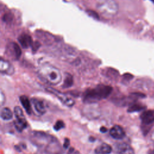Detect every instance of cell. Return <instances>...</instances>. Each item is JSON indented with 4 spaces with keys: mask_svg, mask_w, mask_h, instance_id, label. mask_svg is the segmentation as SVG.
<instances>
[{
    "mask_svg": "<svg viewBox=\"0 0 154 154\" xmlns=\"http://www.w3.org/2000/svg\"><path fill=\"white\" fill-rule=\"evenodd\" d=\"M112 88L109 85L99 84L95 88L87 90L83 95L85 103H93L103 99H106L111 93Z\"/></svg>",
    "mask_w": 154,
    "mask_h": 154,
    "instance_id": "6da1fadb",
    "label": "cell"
},
{
    "mask_svg": "<svg viewBox=\"0 0 154 154\" xmlns=\"http://www.w3.org/2000/svg\"><path fill=\"white\" fill-rule=\"evenodd\" d=\"M39 76L51 85H55L62 81V75L60 70L50 64H44L38 70Z\"/></svg>",
    "mask_w": 154,
    "mask_h": 154,
    "instance_id": "7a4b0ae2",
    "label": "cell"
},
{
    "mask_svg": "<svg viewBox=\"0 0 154 154\" xmlns=\"http://www.w3.org/2000/svg\"><path fill=\"white\" fill-rule=\"evenodd\" d=\"M97 8L99 11L105 16H112L118 11V5L114 0H100Z\"/></svg>",
    "mask_w": 154,
    "mask_h": 154,
    "instance_id": "3957f363",
    "label": "cell"
},
{
    "mask_svg": "<svg viewBox=\"0 0 154 154\" xmlns=\"http://www.w3.org/2000/svg\"><path fill=\"white\" fill-rule=\"evenodd\" d=\"M14 114L16 117V120L14 122V127L18 132H21L28 126L27 121L23 113L22 109L19 106L14 107Z\"/></svg>",
    "mask_w": 154,
    "mask_h": 154,
    "instance_id": "277c9868",
    "label": "cell"
},
{
    "mask_svg": "<svg viewBox=\"0 0 154 154\" xmlns=\"http://www.w3.org/2000/svg\"><path fill=\"white\" fill-rule=\"evenodd\" d=\"M46 90L49 92H50L51 93L53 94L54 95H55L61 102L63 104H64V105L69 106V107H71L75 105V100L73 99H72V97H69L68 95L58 91L57 90L52 87H48L46 88Z\"/></svg>",
    "mask_w": 154,
    "mask_h": 154,
    "instance_id": "5b68a950",
    "label": "cell"
},
{
    "mask_svg": "<svg viewBox=\"0 0 154 154\" xmlns=\"http://www.w3.org/2000/svg\"><path fill=\"white\" fill-rule=\"evenodd\" d=\"M143 124V129L146 127L150 128V125L154 122V110L149 109L143 111L140 115Z\"/></svg>",
    "mask_w": 154,
    "mask_h": 154,
    "instance_id": "8992f818",
    "label": "cell"
},
{
    "mask_svg": "<svg viewBox=\"0 0 154 154\" xmlns=\"http://www.w3.org/2000/svg\"><path fill=\"white\" fill-rule=\"evenodd\" d=\"M114 150L117 154H135L132 147L126 143H117Z\"/></svg>",
    "mask_w": 154,
    "mask_h": 154,
    "instance_id": "52a82bcc",
    "label": "cell"
},
{
    "mask_svg": "<svg viewBox=\"0 0 154 154\" xmlns=\"http://www.w3.org/2000/svg\"><path fill=\"white\" fill-rule=\"evenodd\" d=\"M31 102L38 116H42L46 112V108L43 100L37 98H32Z\"/></svg>",
    "mask_w": 154,
    "mask_h": 154,
    "instance_id": "ba28073f",
    "label": "cell"
},
{
    "mask_svg": "<svg viewBox=\"0 0 154 154\" xmlns=\"http://www.w3.org/2000/svg\"><path fill=\"white\" fill-rule=\"evenodd\" d=\"M109 135L114 139L122 140L125 137V132L120 126L116 125L110 129Z\"/></svg>",
    "mask_w": 154,
    "mask_h": 154,
    "instance_id": "9c48e42d",
    "label": "cell"
},
{
    "mask_svg": "<svg viewBox=\"0 0 154 154\" xmlns=\"http://www.w3.org/2000/svg\"><path fill=\"white\" fill-rule=\"evenodd\" d=\"M0 71L1 73L7 75H11L14 72V69L10 63L1 59L0 63Z\"/></svg>",
    "mask_w": 154,
    "mask_h": 154,
    "instance_id": "30bf717a",
    "label": "cell"
},
{
    "mask_svg": "<svg viewBox=\"0 0 154 154\" xmlns=\"http://www.w3.org/2000/svg\"><path fill=\"white\" fill-rule=\"evenodd\" d=\"M112 149L110 145L107 143H102L96 147L94 150L96 154H110Z\"/></svg>",
    "mask_w": 154,
    "mask_h": 154,
    "instance_id": "8fae6325",
    "label": "cell"
},
{
    "mask_svg": "<svg viewBox=\"0 0 154 154\" xmlns=\"http://www.w3.org/2000/svg\"><path fill=\"white\" fill-rule=\"evenodd\" d=\"M18 41L22 47L25 49L32 46L33 44L31 36L26 34H23L20 35L18 38Z\"/></svg>",
    "mask_w": 154,
    "mask_h": 154,
    "instance_id": "7c38bea8",
    "label": "cell"
},
{
    "mask_svg": "<svg viewBox=\"0 0 154 154\" xmlns=\"http://www.w3.org/2000/svg\"><path fill=\"white\" fill-rule=\"evenodd\" d=\"M19 100L21 103V105L25 109L26 112L29 115L31 114L32 112V109L31 104L30 103V101L28 97L25 95H22L19 97Z\"/></svg>",
    "mask_w": 154,
    "mask_h": 154,
    "instance_id": "4fadbf2b",
    "label": "cell"
},
{
    "mask_svg": "<svg viewBox=\"0 0 154 154\" xmlns=\"http://www.w3.org/2000/svg\"><path fill=\"white\" fill-rule=\"evenodd\" d=\"M146 108L145 106L143 105L140 103H137L135 102H132L129 105V106L128 109V112H138Z\"/></svg>",
    "mask_w": 154,
    "mask_h": 154,
    "instance_id": "5bb4252c",
    "label": "cell"
},
{
    "mask_svg": "<svg viewBox=\"0 0 154 154\" xmlns=\"http://www.w3.org/2000/svg\"><path fill=\"white\" fill-rule=\"evenodd\" d=\"M12 111L8 107H4L1 109V117L4 120H9L13 118Z\"/></svg>",
    "mask_w": 154,
    "mask_h": 154,
    "instance_id": "9a60e30c",
    "label": "cell"
},
{
    "mask_svg": "<svg viewBox=\"0 0 154 154\" xmlns=\"http://www.w3.org/2000/svg\"><path fill=\"white\" fill-rule=\"evenodd\" d=\"M73 83V79L72 75L69 73H66L65 75L64 79L63 80V88H69L70 87Z\"/></svg>",
    "mask_w": 154,
    "mask_h": 154,
    "instance_id": "2e32d148",
    "label": "cell"
},
{
    "mask_svg": "<svg viewBox=\"0 0 154 154\" xmlns=\"http://www.w3.org/2000/svg\"><path fill=\"white\" fill-rule=\"evenodd\" d=\"M13 52H14V58L17 60L20 58V57L21 55V54H22L21 49H20L19 46L16 43L13 44Z\"/></svg>",
    "mask_w": 154,
    "mask_h": 154,
    "instance_id": "e0dca14e",
    "label": "cell"
},
{
    "mask_svg": "<svg viewBox=\"0 0 154 154\" xmlns=\"http://www.w3.org/2000/svg\"><path fill=\"white\" fill-rule=\"evenodd\" d=\"M65 127V124L62 120H58L54 125V129L55 131H58Z\"/></svg>",
    "mask_w": 154,
    "mask_h": 154,
    "instance_id": "ac0fdd59",
    "label": "cell"
},
{
    "mask_svg": "<svg viewBox=\"0 0 154 154\" xmlns=\"http://www.w3.org/2000/svg\"><path fill=\"white\" fill-rule=\"evenodd\" d=\"M86 12L87 13V14L92 17L93 18L95 19H99V14L96 13V11H94V10H88L86 11Z\"/></svg>",
    "mask_w": 154,
    "mask_h": 154,
    "instance_id": "d6986e66",
    "label": "cell"
},
{
    "mask_svg": "<svg viewBox=\"0 0 154 154\" xmlns=\"http://www.w3.org/2000/svg\"><path fill=\"white\" fill-rule=\"evenodd\" d=\"M132 78H133V76L131 74H129V73L124 74L123 77V81H125V83L129 82Z\"/></svg>",
    "mask_w": 154,
    "mask_h": 154,
    "instance_id": "ffe728a7",
    "label": "cell"
},
{
    "mask_svg": "<svg viewBox=\"0 0 154 154\" xmlns=\"http://www.w3.org/2000/svg\"><path fill=\"white\" fill-rule=\"evenodd\" d=\"M11 15L10 14H5L3 17H2V20L4 22H10L11 20Z\"/></svg>",
    "mask_w": 154,
    "mask_h": 154,
    "instance_id": "44dd1931",
    "label": "cell"
},
{
    "mask_svg": "<svg viewBox=\"0 0 154 154\" xmlns=\"http://www.w3.org/2000/svg\"><path fill=\"white\" fill-rule=\"evenodd\" d=\"M69 145H70V140H69V138H66L64 139V143H63V147L64 149H67V148H68Z\"/></svg>",
    "mask_w": 154,
    "mask_h": 154,
    "instance_id": "7402d4cb",
    "label": "cell"
},
{
    "mask_svg": "<svg viewBox=\"0 0 154 154\" xmlns=\"http://www.w3.org/2000/svg\"><path fill=\"white\" fill-rule=\"evenodd\" d=\"M40 46V43L38 42H35L34 44H32V51H35L38 49V48H39Z\"/></svg>",
    "mask_w": 154,
    "mask_h": 154,
    "instance_id": "603a6c76",
    "label": "cell"
},
{
    "mask_svg": "<svg viewBox=\"0 0 154 154\" xmlns=\"http://www.w3.org/2000/svg\"><path fill=\"white\" fill-rule=\"evenodd\" d=\"M4 94H3V93H2V91H1V105H2L3 104H4V102H5V99H4Z\"/></svg>",
    "mask_w": 154,
    "mask_h": 154,
    "instance_id": "cb8c5ba5",
    "label": "cell"
},
{
    "mask_svg": "<svg viewBox=\"0 0 154 154\" xmlns=\"http://www.w3.org/2000/svg\"><path fill=\"white\" fill-rule=\"evenodd\" d=\"M100 131L101 132H102V133H105V132H106L107 131V129H106V128H105V127L102 126V127H101V128H100Z\"/></svg>",
    "mask_w": 154,
    "mask_h": 154,
    "instance_id": "d4e9b609",
    "label": "cell"
},
{
    "mask_svg": "<svg viewBox=\"0 0 154 154\" xmlns=\"http://www.w3.org/2000/svg\"><path fill=\"white\" fill-rule=\"evenodd\" d=\"M150 137H151V140L154 142V131L152 132V134H151Z\"/></svg>",
    "mask_w": 154,
    "mask_h": 154,
    "instance_id": "484cf974",
    "label": "cell"
},
{
    "mask_svg": "<svg viewBox=\"0 0 154 154\" xmlns=\"http://www.w3.org/2000/svg\"><path fill=\"white\" fill-rule=\"evenodd\" d=\"M148 154H154V149L150 150L148 152Z\"/></svg>",
    "mask_w": 154,
    "mask_h": 154,
    "instance_id": "4316f807",
    "label": "cell"
},
{
    "mask_svg": "<svg viewBox=\"0 0 154 154\" xmlns=\"http://www.w3.org/2000/svg\"><path fill=\"white\" fill-rule=\"evenodd\" d=\"M150 1H151L154 4V0H150Z\"/></svg>",
    "mask_w": 154,
    "mask_h": 154,
    "instance_id": "83f0119b",
    "label": "cell"
}]
</instances>
